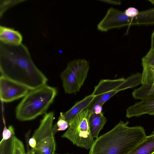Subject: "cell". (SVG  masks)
<instances>
[{
  "instance_id": "13",
  "label": "cell",
  "mask_w": 154,
  "mask_h": 154,
  "mask_svg": "<svg viewBox=\"0 0 154 154\" xmlns=\"http://www.w3.org/2000/svg\"><path fill=\"white\" fill-rule=\"evenodd\" d=\"M60 78L65 93L72 94L78 92L81 88L72 72L68 67L61 72Z\"/></svg>"
},
{
  "instance_id": "21",
  "label": "cell",
  "mask_w": 154,
  "mask_h": 154,
  "mask_svg": "<svg viewBox=\"0 0 154 154\" xmlns=\"http://www.w3.org/2000/svg\"><path fill=\"white\" fill-rule=\"evenodd\" d=\"M14 130L12 125H11L7 128L5 125L2 133V139L0 142L10 140L14 136Z\"/></svg>"
},
{
  "instance_id": "2",
  "label": "cell",
  "mask_w": 154,
  "mask_h": 154,
  "mask_svg": "<svg viewBox=\"0 0 154 154\" xmlns=\"http://www.w3.org/2000/svg\"><path fill=\"white\" fill-rule=\"evenodd\" d=\"M120 121L112 129L96 139L89 154H127L147 136L140 125L128 126Z\"/></svg>"
},
{
  "instance_id": "27",
  "label": "cell",
  "mask_w": 154,
  "mask_h": 154,
  "mask_svg": "<svg viewBox=\"0 0 154 154\" xmlns=\"http://www.w3.org/2000/svg\"><path fill=\"white\" fill-rule=\"evenodd\" d=\"M29 145L32 148H35L37 145V142L36 140L32 137L29 138L28 141Z\"/></svg>"
},
{
  "instance_id": "3",
  "label": "cell",
  "mask_w": 154,
  "mask_h": 154,
  "mask_svg": "<svg viewBox=\"0 0 154 154\" xmlns=\"http://www.w3.org/2000/svg\"><path fill=\"white\" fill-rule=\"evenodd\" d=\"M57 93L56 88L46 85L30 90L17 106L16 118L20 121H29L45 113Z\"/></svg>"
},
{
  "instance_id": "16",
  "label": "cell",
  "mask_w": 154,
  "mask_h": 154,
  "mask_svg": "<svg viewBox=\"0 0 154 154\" xmlns=\"http://www.w3.org/2000/svg\"><path fill=\"white\" fill-rule=\"evenodd\" d=\"M154 134L147 136L127 154H153Z\"/></svg>"
},
{
  "instance_id": "33",
  "label": "cell",
  "mask_w": 154,
  "mask_h": 154,
  "mask_svg": "<svg viewBox=\"0 0 154 154\" xmlns=\"http://www.w3.org/2000/svg\"></svg>"
},
{
  "instance_id": "4",
  "label": "cell",
  "mask_w": 154,
  "mask_h": 154,
  "mask_svg": "<svg viewBox=\"0 0 154 154\" xmlns=\"http://www.w3.org/2000/svg\"><path fill=\"white\" fill-rule=\"evenodd\" d=\"M88 108L79 113L69 122L66 131L61 136L78 147L90 149L95 140L91 134L89 119L93 113Z\"/></svg>"
},
{
  "instance_id": "9",
  "label": "cell",
  "mask_w": 154,
  "mask_h": 154,
  "mask_svg": "<svg viewBox=\"0 0 154 154\" xmlns=\"http://www.w3.org/2000/svg\"><path fill=\"white\" fill-rule=\"evenodd\" d=\"M154 115V97L141 100L126 109V116L130 118L144 114Z\"/></svg>"
},
{
  "instance_id": "20",
  "label": "cell",
  "mask_w": 154,
  "mask_h": 154,
  "mask_svg": "<svg viewBox=\"0 0 154 154\" xmlns=\"http://www.w3.org/2000/svg\"><path fill=\"white\" fill-rule=\"evenodd\" d=\"M11 154H26L23 143L16 136L10 139Z\"/></svg>"
},
{
  "instance_id": "28",
  "label": "cell",
  "mask_w": 154,
  "mask_h": 154,
  "mask_svg": "<svg viewBox=\"0 0 154 154\" xmlns=\"http://www.w3.org/2000/svg\"><path fill=\"white\" fill-rule=\"evenodd\" d=\"M29 154H42L41 152L35 148H32L30 150H29Z\"/></svg>"
},
{
  "instance_id": "17",
  "label": "cell",
  "mask_w": 154,
  "mask_h": 154,
  "mask_svg": "<svg viewBox=\"0 0 154 154\" xmlns=\"http://www.w3.org/2000/svg\"><path fill=\"white\" fill-rule=\"evenodd\" d=\"M134 98L141 100L154 97V84L142 85L132 92Z\"/></svg>"
},
{
  "instance_id": "15",
  "label": "cell",
  "mask_w": 154,
  "mask_h": 154,
  "mask_svg": "<svg viewBox=\"0 0 154 154\" xmlns=\"http://www.w3.org/2000/svg\"><path fill=\"white\" fill-rule=\"evenodd\" d=\"M107 121L103 112L99 114L93 113L89 119L90 131L93 137L96 139L98 137L99 133Z\"/></svg>"
},
{
  "instance_id": "14",
  "label": "cell",
  "mask_w": 154,
  "mask_h": 154,
  "mask_svg": "<svg viewBox=\"0 0 154 154\" xmlns=\"http://www.w3.org/2000/svg\"><path fill=\"white\" fill-rule=\"evenodd\" d=\"M0 42L7 45L17 46L22 44L21 34L13 29L3 26L0 27Z\"/></svg>"
},
{
  "instance_id": "31",
  "label": "cell",
  "mask_w": 154,
  "mask_h": 154,
  "mask_svg": "<svg viewBox=\"0 0 154 154\" xmlns=\"http://www.w3.org/2000/svg\"><path fill=\"white\" fill-rule=\"evenodd\" d=\"M29 146H28V149H27V153H26V154H29Z\"/></svg>"
},
{
  "instance_id": "18",
  "label": "cell",
  "mask_w": 154,
  "mask_h": 154,
  "mask_svg": "<svg viewBox=\"0 0 154 154\" xmlns=\"http://www.w3.org/2000/svg\"><path fill=\"white\" fill-rule=\"evenodd\" d=\"M56 142L54 137H48L37 144L35 148L42 154H55Z\"/></svg>"
},
{
  "instance_id": "19",
  "label": "cell",
  "mask_w": 154,
  "mask_h": 154,
  "mask_svg": "<svg viewBox=\"0 0 154 154\" xmlns=\"http://www.w3.org/2000/svg\"><path fill=\"white\" fill-rule=\"evenodd\" d=\"M142 73H137L125 79V81L119 86L120 91L134 87L141 84Z\"/></svg>"
},
{
  "instance_id": "10",
  "label": "cell",
  "mask_w": 154,
  "mask_h": 154,
  "mask_svg": "<svg viewBox=\"0 0 154 154\" xmlns=\"http://www.w3.org/2000/svg\"><path fill=\"white\" fill-rule=\"evenodd\" d=\"M142 65L141 84H152L154 82V49H150L142 58Z\"/></svg>"
},
{
  "instance_id": "7",
  "label": "cell",
  "mask_w": 154,
  "mask_h": 154,
  "mask_svg": "<svg viewBox=\"0 0 154 154\" xmlns=\"http://www.w3.org/2000/svg\"><path fill=\"white\" fill-rule=\"evenodd\" d=\"M30 89L2 75L0 77V98L3 102H12L24 97Z\"/></svg>"
},
{
  "instance_id": "6",
  "label": "cell",
  "mask_w": 154,
  "mask_h": 154,
  "mask_svg": "<svg viewBox=\"0 0 154 154\" xmlns=\"http://www.w3.org/2000/svg\"><path fill=\"white\" fill-rule=\"evenodd\" d=\"M134 17H129L124 12L111 8L97 25V28L101 31L106 32L114 28L134 26Z\"/></svg>"
},
{
  "instance_id": "29",
  "label": "cell",
  "mask_w": 154,
  "mask_h": 154,
  "mask_svg": "<svg viewBox=\"0 0 154 154\" xmlns=\"http://www.w3.org/2000/svg\"><path fill=\"white\" fill-rule=\"evenodd\" d=\"M150 49H154V31L151 35Z\"/></svg>"
},
{
  "instance_id": "23",
  "label": "cell",
  "mask_w": 154,
  "mask_h": 154,
  "mask_svg": "<svg viewBox=\"0 0 154 154\" xmlns=\"http://www.w3.org/2000/svg\"><path fill=\"white\" fill-rule=\"evenodd\" d=\"M2 2H1V10H2V11L1 12L2 14L9 7L19 3V2L22 1H10L11 2H8V1H2Z\"/></svg>"
},
{
  "instance_id": "24",
  "label": "cell",
  "mask_w": 154,
  "mask_h": 154,
  "mask_svg": "<svg viewBox=\"0 0 154 154\" xmlns=\"http://www.w3.org/2000/svg\"><path fill=\"white\" fill-rule=\"evenodd\" d=\"M125 14L128 17L133 18L136 17L139 14L138 10L134 7H129L124 11Z\"/></svg>"
},
{
  "instance_id": "26",
  "label": "cell",
  "mask_w": 154,
  "mask_h": 154,
  "mask_svg": "<svg viewBox=\"0 0 154 154\" xmlns=\"http://www.w3.org/2000/svg\"><path fill=\"white\" fill-rule=\"evenodd\" d=\"M90 109L92 110L93 113L96 114H99L102 112V106L100 105H94Z\"/></svg>"
},
{
  "instance_id": "22",
  "label": "cell",
  "mask_w": 154,
  "mask_h": 154,
  "mask_svg": "<svg viewBox=\"0 0 154 154\" xmlns=\"http://www.w3.org/2000/svg\"><path fill=\"white\" fill-rule=\"evenodd\" d=\"M69 126V123L65 119L59 118L56 125L53 127L54 134L57 131H64L68 128Z\"/></svg>"
},
{
  "instance_id": "8",
  "label": "cell",
  "mask_w": 154,
  "mask_h": 154,
  "mask_svg": "<svg viewBox=\"0 0 154 154\" xmlns=\"http://www.w3.org/2000/svg\"><path fill=\"white\" fill-rule=\"evenodd\" d=\"M54 117V112H50L45 114L41 121L39 126L32 136L36 140L37 144L48 137L54 136L53 125Z\"/></svg>"
},
{
  "instance_id": "11",
  "label": "cell",
  "mask_w": 154,
  "mask_h": 154,
  "mask_svg": "<svg viewBox=\"0 0 154 154\" xmlns=\"http://www.w3.org/2000/svg\"><path fill=\"white\" fill-rule=\"evenodd\" d=\"M95 96L92 94L76 102L69 110L65 112H60L59 118L69 122L79 113L88 108L92 103Z\"/></svg>"
},
{
  "instance_id": "34",
  "label": "cell",
  "mask_w": 154,
  "mask_h": 154,
  "mask_svg": "<svg viewBox=\"0 0 154 154\" xmlns=\"http://www.w3.org/2000/svg\"><path fill=\"white\" fill-rule=\"evenodd\" d=\"M10 154H11V153Z\"/></svg>"
},
{
  "instance_id": "1",
  "label": "cell",
  "mask_w": 154,
  "mask_h": 154,
  "mask_svg": "<svg viewBox=\"0 0 154 154\" xmlns=\"http://www.w3.org/2000/svg\"><path fill=\"white\" fill-rule=\"evenodd\" d=\"M0 71L2 75L30 90L46 85L48 79L33 62L27 47L0 43Z\"/></svg>"
},
{
  "instance_id": "30",
  "label": "cell",
  "mask_w": 154,
  "mask_h": 154,
  "mask_svg": "<svg viewBox=\"0 0 154 154\" xmlns=\"http://www.w3.org/2000/svg\"><path fill=\"white\" fill-rule=\"evenodd\" d=\"M148 1L154 5V0H149Z\"/></svg>"
},
{
  "instance_id": "5",
  "label": "cell",
  "mask_w": 154,
  "mask_h": 154,
  "mask_svg": "<svg viewBox=\"0 0 154 154\" xmlns=\"http://www.w3.org/2000/svg\"><path fill=\"white\" fill-rule=\"evenodd\" d=\"M124 78L115 79H102L94 88L92 94L95 96L94 100L88 107L90 108L94 105L103 106L109 99L119 92V86L125 81Z\"/></svg>"
},
{
  "instance_id": "32",
  "label": "cell",
  "mask_w": 154,
  "mask_h": 154,
  "mask_svg": "<svg viewBox=\"0 0 154 154\" xmlns=\"http://www.w3.org/2000/svg\"><path fill=\"white\" fill-rule=\"evenodd\" d=\"M154 134V130L152 132V133L150 134L151 135Z\"/></svg>"
},
{
  "instance_id": "12",
  "label": "cell",
  "mask_w": 154,
  "mask_h": 154,
  "mask_svg": "<svg viewBox=\"0 0 154 154\" xmlns=\"http://www.w3.org/2000/svg\"><path fill=\"white\" fill-rule=\"evenodd\" d=\"M73 73L82 87L86 79L90 69L89 62L85 59H76L68 63L67 66Z\"/></svg>"
},
{
  "instance_id": "25",
  "label": "cell",
  "mask_w": 154,
  "mask_h": 154,
  "mask_svg": "<svg viewBox=\"0 0 154 154\" xmlns=\"http://www.w3.org/2000/svg\"><path fill=\"white\" fill-rule=\"evenodd\" d=\"M8 141V140L0 142V154H7L6 152Z\"/></svg>"
}]
</instances>
